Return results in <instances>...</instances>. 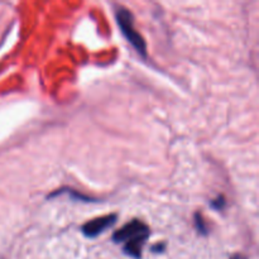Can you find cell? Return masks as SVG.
<instances>
[{
	"label": "cell",
	"instance_id": "6da1fadb",
	"mask_svg": "<svg viewBox=\"0 0 259 259\" xmlns=\"http://www.w3.org/2000/svg\"><path fill=\"white\" fill-rule=\"evenodd\" d=\"M115 17L116 23H118L119 28H120L121 33L125 37V39L131 43L134 47V50L139 53L143 58L147 57V45L144 42L143 37L139 34L134 28L133 23V15L129 12V9L118 5L115 7Z\"/></svg>",
	"mask_w": 259,
	"mask_h": 259
},
{
	"label": "cell",
	"instance_id": "52a82bcc",
	"mask_svg": "<svg viewBox=\"0 0 259 259\" xmlns=\"http://www.w3.org/2000/svg\"><path fill=\"white\" fill-rule=\"evenodd\" d=\"M164 248H166V245L163 244V243H162V244H157V245H154L153 248H152V250H153V252H163L164 250Z\"/></svg>",
	"mask_w": 259,
	"mask_h": 259
},
{
	"label": "cell",
	"instance_id": "5b68a950",
	"mask_svg": "<svg viewBox=\"0 0 259 259\" xmlns=\"http://www.w3.org/2000/svg\"><path fill=\"white\" fill-rule=\"evenodd\" d=\"M195 227H196V230L201 235H207V227L205 224L204 219H202V215L200 212H196L195 214Z\"/></svg>",
	"mask_w": 259,
	"mask_h": 259
},
{
	"label": "cell",
	"instance_id": "7a4b0ae2",
	"mask_svg": "<svg viewBox=\"0 0 259 259\" xmlns=\"http://www.w3.org/2000/svg\"><path fill=\"white\" fill-rule=\"evenodd\" d=\"M116 220H118V215L116 214H110L105 215V217L96 218V219L85 223V224L82 225V228H81V230H82L85 237L96 238L98 235H100L104 230L113 227L116 223Z\"/></svg>",
	"mask_w": 259,
	"mask_h": 259
},
{
	"label": "cell",
	"instance_id": "277c9868",
	"mask_svg": "<svg viewBox=\"0 0 259 259\" xmlns=\"http://www.w3.org/2000/svg\"><path fill=\"white\" fill-rule=\"evenodd\" d=\"M148 238H149V233H147V234L138 235V237L125 242V247H124V252H125V254L131 255V257L136 259L141 258L142 248H143L144 243H146V240L148 239Z\"/></svg>",
	"mask_w": 259,
	"mask_h": 259
},
{
	"label": "cell",
	"instance_id": "ba28073f",
	"mask_svg": "<svg viewBox=\"0 0 259 259\" xmlns=\"http://www.w3.org/2000/svg\"><path fill=\"white\" fill-rule=\"evenodd\" d=\"M233 259H244V258H243L242 255H235V257L233 258Z\"/></svg>",
	"mask_w": 259,
	"mask_h": 259
},
{
	"label": "cell",
	"instance_id": "8992f818",
	"mask_svg": "<svg viewBox=\"0 0 259 259\" xmlns=\"http://www.w3.org/2000/svg\"><path fill=\"white\" fill-rule=\"evenodd\" d=\"M210 205H211L212 209L218 210V211H222V210L225 207V205H227V200H225V197L223 196V195H219L217 199H214L211 202H210Z\"/></svg>",
	"mask_w": 259,
	"mask_h": 259
},
{
	"label": "cell",
	"instance_id": "3957f363",
	"mask_svg": "<svg viewBox=\"0 0 259 259\" xmlns=\"http://www.w3.org/2000/svg\"><path fill=\"white\" fill-rule=\"evenodd\" d=\"M147 233H149V228L141 220L134 219L126 225H124L123 228L116 230L113 235V240L115 243H125L133 238L138 237V235L147 234Z\"/></svg>",
	"mask_w": 259,
	"mask_h": 259
}]
</instances>
